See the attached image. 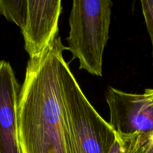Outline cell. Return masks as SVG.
<instances>
[{
    "mask_svg": "<svg viewBox=\"0 0 153 153\" xmlns=\"http://www.w3.org/2000/svg\"><path fill=\"white\" fill-rule=\"evenodd\" d=\"M28 0H0V15L16 24L20 30L25 25Z\"/></svg>",
    "mask_w": 153,
    "mask_h": 153,
    "instance_id": "obj_7",
    "label": "cell"
},
{
    "mask_svg": "<svg viewBox=\"0 0 153 153\" xmlns=\"http://www.w3.org/2000/svg\"><path fill=\"white\" fill-rule=\"evenodd\" d=\"M143 134L129 136H117L115 143L110 153H139Z\"/></svg>",
    "mask_w": 153,
    "mask_h": 153,
    "instance_id": "obj_8",
    "label": "cell"
},
{
    "mask_svg": "<svg viewBox=\"0 0 153 153\" xmlns=\"http://www.w3.org/2000/svg\"><path fill=\"white\" fill-rule=\"evenodd\" d=\"M105 100L110 123L117 136L153 133V89L141 94H129L108 87Z\"/></svg>",
    "mask_w": 153,
    "mask_h": 153,
    "instance_id": "obj_4",
    "label": "cell"
},
{
    "mask_svg": "<svg viewBox=\"0 0 153 153\" xmlns=\"http://www.w3.org/2000/svg\"><path fill=\"white\" fill-rule=\"evenodd\" d=\"M140 3L146 28L152 43L153 59V0H142Z\"/></svg>",
    "mask_w": 153,
    "mask_h": 153,
    "instance_id": "obj_9",
    "label": "cell"
},
{
    "mask_svg": "<svg viewBox=\"0 0 153 153\" xmlns=\"http://www.w3.org/2000/svg\"><path fill=\"white\" fill-rule=\"evenodd\" d=\"M140 153H153V133L151 134H144Z\"/></svg>",
    "mask_w": 153,
    "mask_h": 153,
    "instance_id": "obj_10",
    "label": "cell"
},
{
    "mask_svg": "<svg viewBox=\"0 0 153 153\" xmlns=\"http://www.w3.org/2000/svg\"><path fill=\"white\" fill-rule=\"evenodd\" d=\"M59 76L69 153H110L116 133L85 97L64 57Z\"/></svg>",
    "mask_w": 153,
    "mask_h": 153,
    "instance_id": "obj_2",
    "label": "cell"
},
{
    "mask_svg": "<svg viewBox=\"0 0 153 153\" xmlns=\"http://www.w3.org/2000/svg\"><path fill=\"white\" fill-rule=\"evenodd\" d=\"M61 0H28L25 25L21 29L29 58L41 55L58 37Z\"/></svg>",
    "mask_w": 153,
    "mask_h": 153,
    "instance_id": "obj_5",
    "label": "cell"
},
{
    "mask_svg": "<svg viewBox=\"0 0 153 153\" xmlns=\"http://www.w3.org/2000/svg\"><path fill=\"white\" fill-rule=\"evenodd\" d=\"M111 0H74L70 10L67 50L79 62V70L102 76L103 53L109 37Z\"/></svg>",
    "mask_w": 153,
    "mask_h": 153,
    "instance_id": "obj_3",
    "label": "cell"
},
{
    "mask_svg": "<svg viewBox=\"0 0 153 153\" xmlns=\"http://www.w3.org/2000/svg\"><path fill=\"white\" fill-rule=\"evenodd\" d=\"M65 50L58 36L41 55L28 60L17 107L22 153H69L59 76Z\"/></svg>",
    "mask_w": 153,
    "mask_h": 153,
    "instance_id": "obj_1",
    "label": "cell"
},
{
    "mask_svg": "<svg viewBox=\"0 0 153 153\" xmlns=\"http://www.w3.org/2000/svg\"><path fill=\"white\" fill-rule=\"evenodd\" d=\"M20 89L10 63L0 61V153H22L17 120Z\"/></svg>",
    "mask_w": 153,
    "mask_h": 153,
    "instance_id": "obj_6",
    "label": "cell"
}]
</instances>
